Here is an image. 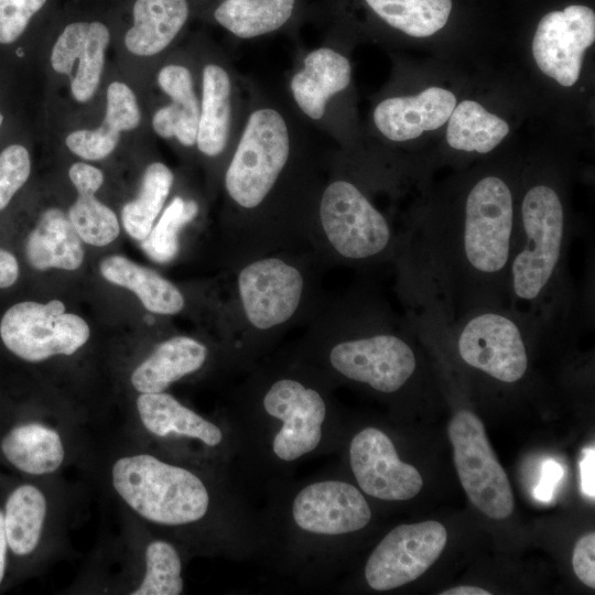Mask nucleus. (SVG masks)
Returning <instances> with one entry per match:
<instances>
[{
    "label": "nucleus",
    "mask_w": 595,
    "mask_h": 595,
    "mask_svg": "<svg viewBox=\"0 0 595 595\" xmlns=\"http://www.w3.org/2000/svg\"><path fill=\"white\" fill-rule=\"evenodd\" d=\"M516 205L506 178L486 174L453 210L424 217L408 241L411 294L443 321L507 305Z\"/></svg>",
    "instance_id": "obj_1"
},
{
    "label": "nucleus",
    "mask_w": 595,
    "mask_h": 595,
    "mask_svg": "<svg viewBox=\"0 0 595 595\" xmlns=\"http://www.w3.org/2000/svg\"><path fill=\"white\" fill-rule=\"evenodd\" d=\"M278 487L259 519L258 552L279 571L326 577L338 542L371 521L366 496L353 483L318 476Z\"/></svg>",
    "instance_id": "obj_2"
},
{
    "label": "nucleus",
    "mask_w": 595,
    "mask_h": 595,
    "mask_svg": "<svg viewBox=\"0 0 595 595\" xmlns=\"http://www.w3.org/2000/svg\"><path fill=\"white\" fill-rule=\"evenodd\" d=\"M118 496L141 518L170 529L210 523L246 556L259 548V519L230 478L216 484L194 469L151 454L118 458L111 468Z\"/></svg>",
    "instance_id": "obj_3"
},
{
    "label": "nucleus",
    "mask_w": 595,
    "mask_h": 595,
    "mask_svg": "<svg viewBox=\"0 0 595 595\" xmlns=\"http://www.w3.org/2000/svg\"><path fill=\"white\" fill-rule=\"evenodd\" d=\"M572 236L558 188L544 182L528 186L516 207L507 306L529 318L541 334L570 325Z\"/></svg>",
    "instance_id": "obj_4"
},
{
    "label": "nucleus",
    "mask_w": 595,
    "mask_h": 595,
    "mask_svg": "<svg viewBox=\"0 0 595 595\" xmlns=\"http://www.w3.org/2000/svg\"><path fill=\"white\" fill-rule=\"evenodd\" d=\"M244 467L280 477L334 448L337 421L326 394L296 377L270 381L257 401L228 420Z\"/></svg>",
    "instance_id": "obj_5"
},
{
    "label": "nucleus",
    "mask_w": 595,
    "mask_h": 595,
    "mask_svg": "<svg viewBox=\"0 0 595 595\" xmlns=\"http://www.w3.org/2000/svg\"><path fill=\"white\" fill-rule=\"evenodd\" d=\"M421 313L450 332L458 358L467 367L506 385L519 382L528 372L530 340L541 332L509 306H482L452 321Z\"/></svg>",
    "instance_id": "obj_6"
},
{
    "label": "nucleus",
    "mask_w": 595,
    "mask_h": 595,
    "mask_svg": "<svg viewBox=\"0 0 595 595\" xmlns=\"http://www.w3.org/2000/svg\"><path fill=\"white\" fill-rule=\"evenodd\" d=\"M290 155V136L282 115L272 108L252 111L225 174L231 199L255 208L267 197Z\"/></svg>",
    "instance_id": "obj_7"
},
{
    "label": "nucleus",
    "mask_w": 595,
    "mask_h": 595,
    "mask_svg": "<svg viewBox=\"0 0 595 595\" xmlns=\"http://www.w3.org/2000/svg\"><path fill=\"white\" fill-rule=\"evenodd\" d=\"M89 336L87 322L65 312V304L57 299L47 303L19 301L0 315L2 346L26 363H40L57 355L71 356Z\"/></svg>",
    "instance_id": "obj_8"
},
{
    "label": "nucleus",
    "mask_w": 595,
    "mask_h": 595,
    "mask_svg": "<svg viewBox=\"0 0 595 595\" xmlns=\"http://www.w3.org/2000/svg\"><path fill=\"white\" fill-rule=\"evenodd\" d=\"M448 437L456 472L469 500L491 519L508 518L515 505L511 485L480 419L468 410L458 411L450 421Z\"/></svg>",
    "instance_id": "obj_9"
},
{
    "label": "nucleus",
    "mask_w": 595,
    "mask_h": 595,
    "mask_svg": "<svg viewBox=\"0 0 595 595\" xmlns=\"http://www.w3.org/2000/svg\"><path fill=\"white\" fill-rule=\"evenodd\" d=\"M327 363L339 377L382 394L399 392L418 369L414 347L404 336L393 332L340 340L331 347Z\"/></svg>",
    "instance_id": "obj_10"
},
{
    "label": "nucleus",
    "mask_w": 595,
    "mask_h": 595,
    "mask_svg": "<svg viewBox=\"0 0 595 595\" xmlns=\"http://www.w3.org/2000/svg\"><path fill=\"white\" fill-rule=\"evenodd\" d=\"M320 219L329 244L345 259L369 260L381 256L391 246L388 220L348 181H334L325 188Z\"/></svg>",
    "instance_id": "obj_11"
},
{
    "label": "nucleus",
    "mask_w": 595,
    "mask_h": 595,
    "mask_svg": "<svg viewBox=\"0 0 595 595\" xmlns=\"http://www.w3.org/2000/svg\"><path fill=\"white\" fill-rule=\"evenodd\" d=\"M446 542V529L434 520L394 527L366 561L367 585L385 592L413 582L437 560Z\"/></svg>",
    "instance_id": "obj_12"
},
{
    "label": "nucleus",
    "mask_w": 595,
    "mask_h": 595,
    "mask_svg": "<svg viewBox=\"0 0 595 595\" xmlns=\"http://www.w3.org/2000/svg\"><path fill=\"white\" fill-rule=\"evenodd\" d=\"M347 461L365 496L387 502L405 501L423 486L419 470L400 458L393 441L377 426L361 428L350 436Z\"/></svg>",
    "instance_id": "obj_13"
},
{
    "label": "nucleus",
    "mask_w": 595,
    "mask_h": 595,
    "mask_svg": "<svg viewBox=\"0 0 595 595\" xmlns=\"http://www.w3.org/2000/svg\"><path fill=\"white\" fill-rule=\"evenodd\" d=\"M594 41V11L586 6L571 4L540 20L532 54L542 73L570 87L580 78L584 53Z\"/></svg>",
    "instance_id": "obj_14"
},
{
    "label": "nucleus",
    "mask_w": 595,
    "mask_h": 595,
    "mask_svg": "<svg viewBox=\"0 0 595 595\" xmlns=\"http://www.w3.org/2000/svg\"><path fill=\"white\" fill-rule=\"evenodd\" d=\"M136 404L143 428L155 437L197 443L226 465L237 459L228 421L207 419L165 391L140 393Z\"/></svg>",
    "instance_id": "obj_15"
},
{
    "label": "nucleus",
    "mask_w": 595,
    "mask_h": 595,
    "mask_svg": "<svg viewBox=\"0 0 595 595\" xmlns=\"http://www.w3.org/2000/svg\"><path fill=\"white\" fill-rule=\"evenodd\" d=\"M303 285L300 271L277 258L252 262L238 275L244 310L258 329H269L288 321L300 304Z\"/></svg>",
    "instance_id": "obj_16"
},
{
    "label": "nucleus",
    "mask_w": 595,
    "mask_h": 595,
    "mask_svg": "<svg viewBox=\"0 0 595 595\" xmlns=\"http://www.w3.org/2000/svg\"><path fill=\"white\" fill-rule=\"evenodd\" d=\"M109 41V30L104 23L73 22L53 45L51 65L55 72L71 77L74 64L78 62L71 78L72 95L77 101H88L96 93Z\"/></svg>",
    "instance_id": "obj_17"
},
{
    "label": "nucleus",
    "mask_w": 595,
    "mask_h": 595,
    "mask_svg": "<svg viewBox=\"0 0 595 595\" xmlns=\"http://www.w3.org/2000/svg\"><path fill=\"white\" fill-rule=\"evenodd\" d=\"M456 106L455 95L429 87L415 96L391 97L374 110L377 129L389 140L403 142L442 127Z\"/></svg>",
    "instance_id": "obj_18"
},
{
    "label": "nucleus",
    "mask_w": 595,
    "mask_h": 595,
    "mask_svg": "<svg viewBox=\"0 0 595 595\" xmlns=\"http://www.w3.org/2000/svg\"><path fill=\"white\" fill-rule=\"evenodd\" d=\"M351 78L349 61L329 47L310 52L295 73L290 89L299 108L311 119H321L328 100L346 89Z\"/></svg>",
    "instance_id": "obj_19"
},
{
    "label": "nucleus",
    "mask_w": 595,
    "mask_h": 595,
    "mask_svg": "<svg viewBox=\"0 0 595 595\" xmlns=\"http://www.w3.org/2000/svg\"><path fill=\"white\" fill-rule=\"evenodd\" d=\"M22 250L28 266L36 271L51 268L73 271L82 266L85 258L82 239L58 208L41 214L26 234Z\"/></svg>",
    "instance_id": "obj_20"
},
{
    "label": "nucleus",
    "mask_w": 595,
    "mask_h": 595,
    "mask_svg": "<svg viewBox=\"0 0 595 595\" xmlns=\"http://www.w3.org/2000/svg\"><path fill=\"white\" fill-rule=\"evenodd\" d=\"M207 357V347L192 337L169 338L134 368L131 385L140 393L163 392L173 382L198 371Z\"/></svg>",
    "instance_id": "obj_21"
},
{
    "label": "nucleus",
    "mask_w": 595,
    "mask_h": 595,
    "mask_svg": "<svg viewBox=\"0 0 595 595\" xmlns=\"http://www.w3.org/2000/svg\"><path fill=\"white\" fill-rule=\"evenodd\" d=\"M158 83L172 102L154 113V131L164 139L176 138L185 147L194 145L201 108L191 72L182 65H166L159 72Z\"/></svg>",
    "instance_id": "obj_22"
},
{
    "label": "nucleus",
    "mask_w": 595,
    "mask_h": 595,
    "mask_svg": "<svg viewBox=\"0 0 595 595\" xmlns=\"http://www.w3.org/2000/svg\"><path fill=\"white\" fill-rule=\"evenodd\" d=\"M190 14L187 0H137L133 24L125 35L127 50L139 56H152L175 39Z\"/></svg>",
    "instance_id": "obj_23"
},
{
    "label": "nucleus",
    "mask_w": 595,
    "mask_h": 595,
    "mask_svg": "<svg viewBox=\"0 0 595 595\" xmlns=\"http://www.w3.org/2000/svg\"><path fill=\"white\" fill-rule=\"evenodd\" d=\"M0 447L13 467L33 476L56 472L65 458L60 433L37 422L21 423L11 428L2 437Z\"/></svg>",
    "instance_id": "obj_24"
},
{
    "label": "nucleus",
    "mask_w": 595,
    "mask_h": 595,
    "mask_svg": "<svg viewBox=\"0 0 595 595\" xmlns=\"http://www.w3.org/2000/svg\"><path fill=\"white\" fill-rule=\"evenodd\" d=\"M99 271L108 282L132 291L152 313L172 315L184 307V296L172 282L123 256L106 257Z\"/></svg>",
    "instance_id": "obj_25"
},
{
    "label": "nucleus",
    "mask_w": 595,
    "mask_h": 595,
    "mask_svg": "<svg viewBox=\"0 0 595 595\" xmlns=\"http://www.w3.org/2000/svg\"><path fill=\"white\" fill-rule=\"evenodd\" d=\"M231 83L219 65L208 64L203 69V93L196 145L208 156L223 152L229 133Z\"/></svg>",
    "instance_id": "obj_26"
},
{
    "label": "nucleus",
    "mask_w": 595,
    "mask_h": 595,
    "mask_svg": "<svg viewBox=\"0 0 595 595\" xmlns=\"http://www.w3.org/2000/svg\"><path fill=\"white\" fill-rule=\"evenodd\" d=\"M47 512L43 491L32 484L15 487L8 496L3 523L9 550L18 556L34 552L41 540Z\"/></svg>",
    "instance_id": "obj_27"
},
{
    "label": "nucleus",
    "mask_w": 595,
    "mask_h": 595,
    "mask_svg": "<svg viewBox=\"0 0 595 595\" xmlns=\"http://www.w3.org/2000/svg\"><path fill=\"white\" fill-rule=\"evenodd\" d=\"M509 126L479 102L464 100L454 107L446 130L448 145L457 151L485 154L508 134Z\"/></svg>",
    "instance_id": "obj_28"
},
{
    "label": "nucleus",
    "mask_w": 595,
    "mask_h": 595,
    "mask_svg": "<svg viewBox=\"0 0 595 595\" xmlns=\"http://www.w3.org/2000/svg\"><path fill=\"white\" fill-rule=\"evenodd\" d=\"M295 0H225L214 11L218 24L240 39L258 37L282 28Z\"/></svg>",
    "instance_id": "obj_29"
},
{
    "label": "nucleus",
    "mask_w": 595,
    "mask_h": 595,
    "mask_svg": "<svg viewBox=\"0 0 595 595\" xmlns=\"http://www.w3.org/2000/svg\"><path fill=\"white\" fill-rule=\"evenodd\" d=\"M392 28L414 37H426L447 22L451 0H365Z\"/></svg>",
    "instance_id": "obj_30"
},
{
    "label": "nucleus",
    "mask_w": 595,
    "mask_h": 595,
    "mask_svg": "<svg viewBox=\"0 0 595 595\" xmlns=\"http://www.w3.org/2000/svg\"><path fill=\"white\" fill-rule=\"evenodd\" d=\"M172 171L161 162L151 163L144 171L136 199L121 210V220L129 236L139 241L151 231L173 184Z\"/></svg>",
    "instance_id": "obj_31"
},
{
    "label": "nucleus",
    "mask_w": 595,
    "mask_h": 595,
    "mask_svg": "<svg viewBox=\"0 0 595 595\" xmlns=\"http://www.w3.org/2000/svg\"><path fill=\"white\" fill-rule=\"evenodd\" d=\"M145 572L131 595H178L184 591L183 563L177 548L163 539L152 540L144 551Z\"/></svg>",
    "instance_id": "obj_32"
},
{
    "label": "nucleus",
    "mask_w": 595,
    "mask_h": 595,
    "mask_svg": "<svg viewBox=\"0 0 595 595\" xmlns=\"http://www.w3.org/2000/svg\"><path fill=\"white\" fill-rule=\"evenodd\" d=\"M197 213L196 202L184 201L180 196L174 197L149 235L141 240V247L147 256L158 263H167L173 260L180 248L181 228L193 220Z\"/></svg>",
    "instance_id": "obj_33"
},
{
    "label": "nucleus",
    "mask_w": 595,
    "mask_h": 595,
    "mask_svg": "<svg viewBox=\"0 0 595 595\" xmlns=\"http://www.w3.org/2000/svg\"><path fill=\"white\" fill-rule=\"evenodd\" d=\"M67 217L79 238L88 245L107 246L120 232L117 215L110 207L98 201L95 194H78Z\"/></svg>",
    "instance_id": "obj_34"
},
{
    "label": "nucleus",
    "mask_w": 595,
    "mask_h": 595,
    "mask_svg": "<svg viewBox=\"0 0 595 595\" xmlns=\"http://www.w3.org/2000/svg\"><path fill=\"white\" fill-rule=\"evenodd\" d=\"M30 174L31 159L24 145L13 143L0 152V214L25 185Z\"/></svg>",
    "instance_id": "obj_35"
},
{
    "label": "nucleus",
    "mask_w": 595,
    "mask_h": 595,
    "mask_svg": "<svg viewBox=\"0 0 595 595\" xmlns=\"http://www.w3.org/2000/svg\"><path fill=\"white\" fill-rule=\"evenodd\" d=\"M139 122L140 109L131 88L121 82L111 83L107 88V108L102 123L122 132L133 130Z\"/></svg>",
    "instance_id": "obj_36"
},
{
    "label": "nucleus",
    "mask_w": 595,
    "mask_h": 595,
    "mask_svg": "<svg viewBox=\"0 0 595 595\" xmlns=\"http://www.w3.org/2000/svg\"><path fill=\"white\" fill-rule=\"evenodd\" d=\"M120 132L105 123L95 130H76L66 137L67 148L76 155L86 160H101L108 156L117 147Z\"/></svg>",
    "instance_id": "obj_37"
},
{
    "label": "nucleus",
    "mask_w": 595,
    "mask_h": 595,
    "mask_svg": "<svg viewBox=\"0 0 595 595\" xmlns=\"http://www.w3.org/2000/svg\"><path fill=\"white\" fill-rule=\"evenodd\" d=\"M47 0H0V44L15 42Z\"/></svg>",
    "instance_id": "obj_38"
},
{
    "label": "nucleus",
    "mask_w": 595,
    "mask_h": 595,
    "mask_svg": "<svg viewBox=\"0 0 595 595\" xmlns=\"http://www.w3.org/2000/svg\"><path fill=\"white\" fill-rule=\"evenodd\" d=\"M595 533L580 538L574 547L572 564L578 580L595 588Z\"/></svg>",
    "instance_id": "obj_39"
},
{
    "label": "nucleus",
    "mask_w": 595,
    "mask_h": 595,
    "mask_svg": "<svg viewBox=\"0 0 595 595\" xmlns=\"http://www.w3.org/2000/svg\"><path fill=\"white\" fill-rule=\"evenodd\" d=\"M68 176L78 194H95L104 183V173L96 166L76 162L68 170Z\"/></svg>",
    "instance_id": "obj_40"
},
{
    "label": "nucleus",
    "mask_w": 595,
    "mask_h": 595,
    "mask_svg": "<svg viewBox=\"0 0 595 595\" xmlns=\"http://www.w3.org/2000/svg\"><path fill=\"white\" fill-rule=\"evenodd\" d=\"M21 278V264L11 249L0 245V291L13 289Z\"/></svg>",
    "instance_id": "obj_41"
},
{
    "label": "nucleus",
    "mask_w": 595,
    "mask_h": 595,
    "mask_svg": "<svg viewBox=\"0 0 595 595\" xmlns=\"http://www.w3.org/2000/svg\"><path fill=\"white\" fill-rule=\"evenodd\" d=\"M563 476V468L553 461L548 459L542 465L541 479L534 488V497L543 502H548L553 497L554 487Z\"/></svg>",
    "instance_id": "obj_42"
},
{
    "label": "nucleus",
    "mask_w": 595,
    "mask_h": 595,
    "mask_svg": "<svg viewBox=\"0 0 595 595\" xmlns=\"http://www.w3.org/2000/svg\"><path fill=\"white\" fill-rule=\"evenodd\" d=\"M595 450L587 447L583 451V457L580 462L581 488L588 498L595 497Z\"/></svg>",
    "instance_id": "obj_43"
},
{
    "label": "nucleus",
    "mask_w": 595,
    "mask_h": 595,
    "mask_svg": "<svg viewBox=\"0 0 595 595\" xmlns=\"http://www.w3.org/2000/svg\"><path fill=\"white\" fill-rule=\"evenodd\" d=\"M8 549L9 547L4 531L3 512L0 510V584L6 575Z\"/></svg>",
    "instance_id": "obj_44"
},
{
    "label": "nucleus",
    "mask_w": 595,
    "mask_h": 595,
    "mask_svg": "<svg viewBox=\"0 0 595 595\" xmlns=\"http://www.w3.org/2000/svg\"><path fill=\"white\" fill-rule=\"evenodd\" d=\"M490 593L480 587L463 585L446 589L441 595H489Z\"/></svg>",
    "instance_id": "obj_45"
},
{
    "label": "nucleus",
    "mask_w": 595,
    "mask_h": 595,
    "mask_svg": "<svg viewBox=\"0 0 595 595\" xmlns=\"http://www.w3.org/2000/svg\"><path fill=\"white\" fill-rule=\"evenodd\" d=\"M3 119H4V118H3V115H2L1 111H0V127H1V125H2V122H3Z\"/></svg>",
    "instance_id": "obj_46"
}]
</instances>
